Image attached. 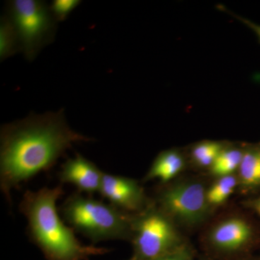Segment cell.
I'll list each match as a JSON object with an SVG mask.
<instances>
[{
    "label": "cell",
    "instance_id": "cell-9",
    "mask_svg": "<svg viewBox=\"0 0 260 260\" xmlns=\"http://www.w3.org/2000/svg\"><path fill=\"white\" fill-rule=\"evenodd\" d=\"M251 236V227L245 220L231 218L214 228L210 234V241L222 250L234 251L246 244Z\"/></svg>",
    "mask_w": 260,
    "mask_h": 260
},
{
    "label": "cell",
    "instance_id": "cell-18",
    "mask_svg": "<svg viewBox=\"0 0 260 260\" xmlns=\"http://www.w3.org/2000/svg\"><path fill=\"white\" fill-rule=\"evenodd\" d=\"M222 9L224 10V11H226L227 13H231V14L234 15L235 18H237L238 20H240L241 22H242L243 23L245 24L246 25H247L249 28H250L251 30H254V32L256 34L258 38H259V42H260V25H257V24H255L254 23H252V22L250 21V20H248V19L242 18V17L237 16V15L234 14V13H231V12L227 11L225 10V8H224L223 7H222Z\"/></svg>",
    "mask_w": 260,
    "mask_h": 260
},
{
    "label": "cell",
    "instance_id": "cell-3",
    "mask_svg": "<svg viewBox=\"0 0 260 260\" xmlns=\"http://www.w3.org/2000/svg\"><path fill=\"white\" fill-rule=\"evenodd\" d=\"M61 212L73 230L93 242L132 237L131 218L112 205L75 194L66 200Z\"/></svg>",
    "mask_w": 260,
    "mask_h": 260
},
{
    "label": "cell",
    "instance_id": "cell-10",
    "mask_svg": "<svg viewBox=\"0 0 260 260\" xmlns=\"http://www.w3.org/2000/svg\"><path fill=\"white\" fill-rule=\"evenodd\" d=\"M185 162L182 155L176 150H168L159 153L153 160L148 174L146 181L159 179L167 182L177 177L184 169Z\"/></svg>",
    "mask_w": 260,
    "mask_h": 260
},
{
    "label": "cell",
    "instance_id": "cell-14",
    "mask_svg": "<svg viewBox=\"0 0 260 260\" xmlns=\"http://www.w3.org/2000/svg\"><path fill=\"white\" fill-rule=\"evenodd\" d=\"M224 148L223 145L219 142H201L191 150V158L197 165L210 168Z\"/></svg>",
    "mask_w": 260,
    "mask_h": 260
},
{
    "label": "cell",
    "instance_id": "cell-1",
    "mask_svg": "<svg viewBox=\"0 0 260 260\" xmlns=\"http://www.w3.org/2000/svg\"><path fill=\"white\" fill-rule=\"evenodd\" d=\"M91 140L70 127L63 109L2 126L0 188L6 199L11 203L13 189L54 167L73 144Z\"/></svg>",
    "mask_w": 260,
    "mask_h": 260
},
{
    "label": "cell",
    "instance_id": "cell-13",
    "mask_svg": "<svg viewBox=\"0 0 260 260\" xmlns=\"http://www.w3.org/2000/svg\"><path fill=\"white\" fill-rule=\"evenodd\" d=\"M239 179L244 185L251 186L260 184V150L244 152L239 171Z\"/></svg>",
    "mask_w": 260,
    "mask_h": 260
},
{
    "label": "cell",
    "instance_id": "cell-12",
    "mask_svg": "<svg viewBox=\"0 0 260 260\" xmlns=\"http://www.w3.org/2000/svg\"><path fill=\"white\" fill-rule=\"evenodd\" d=\"M244 152L237 148H224L210 168V172L218 177L234 175L239 171Z\"/></svg>",
    "mask_w": 260,
    "mask_h": 260
},
{
    "label": "cell",
    "instance_id": "cell-20",
    "mask_svg": "<svg viewBox=\"0 0 260 260\" xmlns=\"http://www.w3.org/2000/svg\"><path fill=\"white\" fill-rule=\"evenodd\" d=\"M135 260H137V259H135Z\"/></svg>",
    "mask_w": 260,
    "mask_h": 260
},
{
    "label": "cell",
    "instance_id": "cell-6",
    "mask_svg": "<svg viewBox=\"0 0 260 260\" xmlns=\"http://www.w3.org/2000/svg\"><path fill=\"white\" fill-rule=\"evenodd\" d=\"M160 209L170 218L187 225L200 223L209 210L207 190L200 183L186 181L165 189L159 198Z\"/></svg>",
    "mask_w": 260,
    "mask_h": 260
},
{
    "label": "cell",
    "instance_id": "cell-7",
    "mask_svg": "<svg viewBox=\"0 0 260 260\" xmlns=\"http://www.w3.org/2000/svg\"><path fill=\"white\" fill-rule=\"evenodd\" d=\"M99 193L118 209L140 212L145 209L144 191L130 178L104 173Z\"/></svg>",
    "mask_w": 260,
    "mask_h": 260
},
{
    "label": "cell",
    "instance_id": "cell-8",
    "mask_svg": "<svg viewBox=\"0 0 260 260\" xmlns=\"http://www.w3.org/2000/svg\"><path fill=\"white\" fill-rule=\"evenodd\" d=\"M104 173L90 160L79 153L62 164L59 179L63 184L76 186L82 192H99Z\"/></svg>",
    "mask_w": 260,
    "mask_h": 260
},
{
    "label": "cell",
    "instance_id": "cell-17",
    "mask_svg": "<svg viewBox=\"0 0 260 260\" xmlns=\"http://www.w3.org/2000/svg\"><path fill=\"white\" fill-rule=\"evenodd\" d=\"M189 251L186 248L179 246L177 249L156 260H189Z\"/></svg>",
    "mask_w": 260,
    "mask_h": 260
},
{
    "label": "cell",
    "instance_id": "cell-15",
    "mask_svg": "<svg viewBox=\"0 0 260 260\" xmlns=\"http://www.w3.org/2000/svg\"><path fill=\"white\" fill-rule=\"evenodd\" d=\"M238 184L234 175L219 177L218 180L207 190V200L210 205L222 204L232 195Z\"/></svg>",
    "mask_w": 260,
    "mask_h": 260
},
{
    "label": "cell",
    "instance_id": "cell-19",
    "mask_svg": "<svg viewBox=\"0 0 260 260\" xmlns=\"http://www.w3.org/2000/svg\"><path fill=\"white\" fill-rule=\"evenodd\" d=\"M249 206L260 216V197L251 201Z\"/></svg>",
    "mask_w": 260,
    "mask_h": 260
},
{
    "label": "cell",
    "instance_id": "cell-16",
    "mask_svg": "<svg viewBox=\"0 0 260 260\" xmlns=\"http://www.w3.org/2000/svg\"><path fill=\"white\" fill-rule=\"evenodd\" d=\"M81 3L79 0H54L50 5V9L56 21H64Z\"/></svg>",
    "mask_w": 260,
    "mask_h": 260
},
{
    "label": "cell",
    "instance_id": "cell-4",
    "mask_svg": "<svg viewBox=\"0 0 260 260\" xmlns=\"http://www.w3.org/2000/svg\"><path fill=\"white\" fill-rule=\"evenodd\" d=\"M6 15L18 32L25 59L34 61L46 46L54 41L58 22L50 5L40 0H12Z\"/></svg>",
    "mask_w": 260,
    "mask_h": 260
},
{
    "label": "cell",
    "instance_id": "cell-2",
    "mask_svg": "<svg viewBox=\"0 0 260 260\" xmlns=\"http://www.w3.org/2000/svg\"><path fill=\"white\" fill-rule=\"evenodd\" d=\"M62 194L59 185L24 194L20 208L28 220L32 240L49 260H81L104 253V249L80 244L74 230L63 223L56 208Z\"/></svg>",
    "mask_w": 260,
    "mask_h": 260
},
{
    "label": "cell",
    "instance_id": "cell-11",
    "mask_svg": "<svg viewBox=\"0 0 260 260\" xmlns=\"http://www.w3.org/2000/svg\"><path fill=\"white\" fill-rule=\"evenodd\" d=\"M21 51L18 32L6 14L0 20V60L4 61Z\"/></svg>",
    "mask_w": 260,
    "mask_h": 260
},
{
    "label": "cell",
    "instance_id": "cell-5",
    "mask_svg": "<svg viewBox=\"0 0 260 260\" xmlns=\"http://www.w3.org/2000/svg\"><path fill=\"white\" fill-rule=\"evenodd\" d=\"M131 229L137 260H156L179 246L175 227L160 209L145 208L131 218Z\"/></svg>",
    "mask_w": 260,
    "mask_h": 260
}]
</instances>
